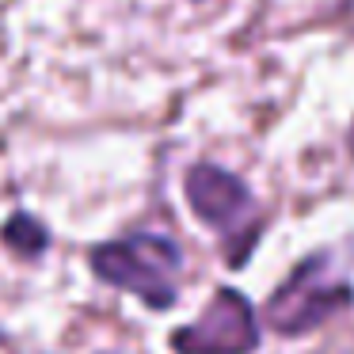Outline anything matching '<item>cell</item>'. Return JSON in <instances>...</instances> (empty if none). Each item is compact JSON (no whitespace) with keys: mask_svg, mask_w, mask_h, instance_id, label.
Segmentation results:
<instances>
[{"mask_svg":"<svg viewBox=\"0 0 354 354\" xmlns=\"http://www.w3.org/2000/svg\"><path fill=\"white\" fill-rule=\"evenodd\" d=\"M92 270L115 290L141 297L149 308H171L179 301L183 248L160 232H130L122 240L95 244L88 255Z\"/></svg>","mask_w":354,"mask_h":354,"instance_id":"6da1fadb","label":"cell"},{"mask_svg":"<svg viewBox=\"0 0 354 354\" xmlns=\"http://www.w3.org/2000/svg\"><path fill=\"white\" fill-rule=\"evenodd\" d=\"M354 305V290L346 282L328 274V255H313V259L297 263L293 274L270 293L267 301V324L286 339L308 335V331L324 328L331 316L346 313Z\"/></svg>","mask_w":354,"mask_h":354,"instance_id":"7a4b0ae2","label":"cell"},{"mask_svg":"<svg viewBox=\"0 0 354 354\" xmlns=\"http://www.w3.org/2000/svg\"><path fill=\"white\" fill-rule=\"evenodd\" d=\"M187 202L206 229H217L225 240H232L229 263L240 267L248 259V248L255 244V240H244V229H259L255 198L248 191V183L240 176H232L229 168L198 160L187 168Z\"/></svg>","mask_w":354,"mask_h":354,"instance_id":"3957f363","label":"cell"},{"mask_svg":"<svg viewBox=\"0 0 354 354\" xmlns=\"http://www.w3.org/2000/svg\"><path fill=\"white\" fill-rule=\"evenodd\" d=\"M259 346V316L236 290H217L187 328L171 331L176 354H252Z\"/></svg>","mask_w":354,"mask_h":354,"instance_id":"277c9868","label":"cell"},{"mask_svg":"<svg viewBox=\"0 0 354 354\" xmlns=\"http://www.w3.org/2000/svg\"><path fill=\"white\" fill-rule=\"evenodd\" d=\"M0 240H4V244H8L12 252L19 255V259H39V255L50 248L46 225H42L39 217L24 214V209H16V214L4 221V229H0Z\"/></svg>","mask_w":354,"mask_h":354,"instance_id":"5b68a950","label":"cell"},{"mask_svg":"<svg viewBox=\"0 0 354 354\" xmlns=\"http://www.w3.org/2000/svg\"><path fill=\"white\" fill-rule=\"evenodd\" d=\"M339 8H343L346 16H354V0H339Z\"/></svg>","mask_w":354,"mask_h":354,"instance_id":"8992f818","label":"cell"}]
</instances>
